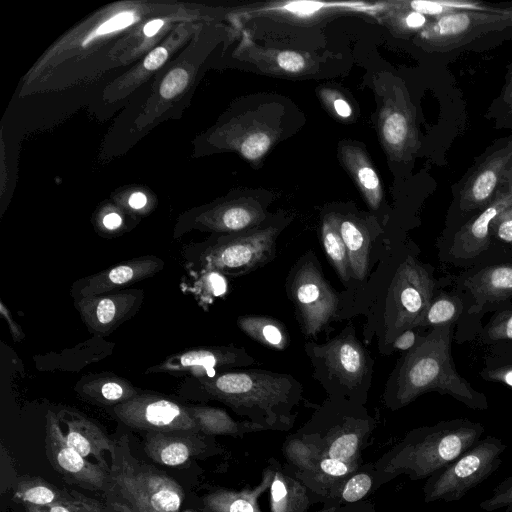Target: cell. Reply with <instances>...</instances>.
Instances as JSON below:
<instances>
[{
    "label": "cell",
    "instance_id": "cell-13",
    "mask_svg": "<svg viewBox=\"0 0 512 512\" xmlns=\"http://www.w3.org/2000/svg\"><path fill=\"white\" fill-rule=\"evenodd\" d=\"M45 453L50 465L66 482L105 494L112 489L110 474L69 446L52 410L46 413Z\"/></svg>",
    "mask_w": 512,
    "mask_h": 512
},
{
    "label": "cell",
    "instance_id": "cell-25",
    "mask_svg": "<svg viewBox=\"0 0 512 512\" xmlns=\"http://www.w3.org/2000/svg\"><path fill=\"white\" fill-rule=\"evenodd\" d=\"M341 160L363 194L367 204L377 210L382 201L379 177L362 148L352 144H341Z\"/></svg>",
    "mask_w": 512,
    "mask_h": 512
},
{
    "label": "cell",
    "instance_id": "cell-31",
    "mask_svg": "<svg viewBox=\"0 0 512 512\" xmlns=\"http://www.w3.org/2000/svg\"><path fill=\"white\" fill-rule=\"evenodd\" d=\"M256 59L269 64V70L288 74H300L308 72L314 63L311 57L303 53L287 50H261L255 49L251 54Z\"/></svg>",
    "mask_w": 512,
    "mask_h": 512
},
{
    "label": "cell",
    "instance_id": "cell-32",
    "mask_svg": "<svg viewBox=\"0 0 512 512\" xmlns=\"http://www.w3.org/2000/svg\"><path fill=\"white\" fill-rule=\"evenodd\" d=\"M71 494L91 512H152L139 501L120 496L114 491L106 493L104 502L89 498L75 490Z\"/></svg>",
    "mask_w": 512,
    "mask_h": 512
},
{
    "label": "cell",
    "instance_id": "cell-18",
    "mask_svg": "<svg viewBox=\"0 0 512 512\" xmlns=\"http://www.w3.org/2000/svg\"><path fill=\"white\" fill-rule=\"evenodd\" d=\"M512 205V189L498 191L493 200L455 234L450 254L456 260H473L491 243L490 227L497 215Z\"/></svg>",
    "mask_w": 512,
    "mask_h": 512
},
{
    "label": "cell",
    "instance_id": "cell-46",
    "mask_svg": "<svg viewBox=\"0 0 512 512\" xmlns=\"http://www.w3.org/2000/svg\"><path fill=\"white\" fill-rule=\"evenodd\" d=\"M167 56L168 52L165 48L157 47L147 55L143 65L148 70H155L166 61Z\"/></svg>",
    "mask_w": 512,
    "mask_h": 512
},
{
    "label": "cell",
    "instance_id": "cell-28",
    "mask_svg": "<svg viewBox=\"0 0 512 512\" xmlns=\"http://www.w3.org/2000/svg\"><path fill=\"white\" fill-rule=\"evenodd\" d=\"M237 326L253 340L267 348L284 350L289 344L285 325L268 316L244 315L237 319Z\"/></svg>",
    "mask_w": 512,
    "mask_h": 512
},
{
    "label": "cell",
    "instance_id": "cell-26",
    "mask_svg": "<svg viewBox=\"0 0 512 512\" xmlns=\"http://www.w3.org/2000/svg\"><path fill=\"white\" fill-rule=\"evenodd\" d=\"M13 498L22 504L47 508L69 501L73 495L70 491L62 490L41 477L22 476L13 489Z\"/></svg>",
    "mask_w": 512,
    "mask_h": 512
},
{
    "label": "cell",
    "instance_id": "cell-38",
    "mask_svg": "<svg viewBox=\"0 0 512 512\" xmlns=\"http://www.w3.org/2000/svg\"><path fill=\"white\" fill-rule=\"evenodd\" d=\"M479 507L486 512L500 509L512 512V476L503 479L493 489L490 497L480 502Z\"/></svg>",
    "mask_w": 512,
    "mask_h": 512
},
{
    "label": "cell",
    "instance_id": "cell-15",
    "mask_svg": "<svg viewBox=\"0 0 512 512\" xmlns=\"http://www.w3.org/2000/svg\"><path fill=\"white\" fill-rule=\"evenodd\" d=\"M255 362L256 360L243 347H201L173 355L158 365L157 371L188 373L200 380L213 378L232 368L250 366Z\"/></svg>",
    "mask_w": 512,
    "mask_h": 512
},
{
    "label": "cell",
    "instance_id": "cell-12",
    "mask_svg": "<svg viewBox=\"0 0 512 512\" xmlns=\"http://www.w3.org/2000/svg\"><path fill=\"white\" fill-rule=\"evenodd\" d=\"M335 214L340 235L347 249L351 275L350 287L340 294L342 301L365 285L372 267L378 263L390 242H378V238L382 239V229L375 221L362 219L353 214Z\"/></svg>",
    "mask_w": 512,
    "mask_h": 512
},
{
    "label": "cell",
    "instance_id": "cell-36",
    "mask_svg": "<svg viewBox=\"0 0 512 512\" xmlns=\"http://www.w3.org/2000/svg\"><path fill=\"white\" fill-rule=\"evenodd\" d=\"M348 3H324V2H308V1H295L275 4V6H269L267 8H261V11L267 12H278L280 14L292 15L296 18L307 19L312 18L315 15L321 14L322 12H328L342 8V6H348Z\"/></svg>",
    "mask_w": 512,
    "mask_h": 512
},
{
    "label": "cell",
    "instance_id": "cell-30",
    "mask_svg": "<svg viewBox=\"0 0 512 512\" xmlns=\"http://www.w3.org/2000/svg\"><path fill=\"white\" fill-rule=\"evenodd\" d=\"M463 300L452 294H435L418 322L417 328L453 325L464 311Z\"/></svg>",
    "mask_w": 512,
    "mask_h": 512
},
{
    "label": "cell",
    "instance_id": "cell-48",
    "mask_svg": "<svg viewBox=\"0 0 512 512\" xmlns=\"http://www.w3.org/2000/svg\"><path fill=\"white\" fill-rule=\"evenodd\" d=\"M335 113L341 118H349L352 114V109L349 103L341 98H335L332 102Z\"/></svg>",
    "mask_w": 512,
    "mask_h": 512
},
{
    "label": "cell",
    "instance_id": "cell-19",
    "mask_svg": "<svg viewBox=\"0 0 512 512\" xmlns=\"http://www.w3.org/2000/svg\"><path fill=\"white\" fill-rule=\"evenodd\" d=\"M55 414L69 446L87 460L89 457L95 458L97 464L110 473L103 453L109 452L112 457L116 444L106 433L95 422L75 410L62 408Z\"/></svg>",
    "mask_w": 512,
    "mask_h": 512
},
{
    "label": "cell",
    "instance_id": "cell-51",
    "mask_svg": "<svg viewBox=\"0 0 512 512\" xmlns=\"http://www.w3.org/2000/svg\"><path fill=\"white\" fill-rule=\"evenodd\" d=\"M147 198L141 192L133 193L129 198V205L133 209H141L146 205Z\"/></svg>",
    "mask_w": 512,
    "mask_h": 512
},
{
    "label": "cell",
    "instance_id": "cell-39",
    "mask_svg": "<svg viewBox=\"0 0 512 512\" xmlns=\"http://www.w3.org/2000/svg\"><path fill=\"white\" fill-rule=\"evenodd\" d=\"M135 20V14L132 11H123L117 13L100 26H98L93 32H91L86 39L83 41V46L87 45L91 40L96 37L112 33L117 30H122L130 26Z\"/></svg>",
    "mask_w": 512,
    "mask_h": 512
},
{
    "label": "cell",
    "instance_id": "cell-43",
    "mask_svg": "<svg viewBox=\"0 0 512 512\" xmlns=\"http://www.w3.org/2000/svg\"><path fill=\"white\" fill-rule=\"evenodd\" d=\"M490 235L502 243L512 245V205L500 212L493 220Z\"/></svg>",
    "mask_w": 512,
    "mask_h": 512
},
{
    "label": "cell",
    "instance_id": "cell-11",
    "mask_svg": "<svg viewBox=\"0 0 512 512\" xmlns=\"http://www.w3.org/2000/svg\"><path fill=\"white\" fill-rule=\"evenodd\" d=\"M114 415L126 426L148 432H190L200 430L187 406L168 398L139 393L112 408Z\"/></svg>",
    "mask_w": 512,
    "mask_h": 512
},
{
    "label": "cell",
    "instance_id": "cell-53",
    "mask_svg": "<svg viewBox=\"0 0 512 512\" xmlns=\"http://www.w3.org/2000/svg\"><path fill=\"white\" fill-rule=\"evenodd\" d=\"M502 184H506L508 189H512V166L506 169Z\"/></svg>",
    "mask_w": 512,
    "mask_h": 512
},
{
    "label": "cell",
    "instance_id": "cell-50",
    "mask_svg": "<svg viewBox=\"0 0 512 512\" xmlns=\"http://www.w3.org/2000/svg\"><path fill=\"white\" fill-rule=\"evenodd\" d=\"M122 224V218L117 213H109L103 218V225L109 230L117 229Z\"/></svg>",
    "mask_w": 512,
    "mask_h": 512
},
{
    "label": "cell",
    "instance_id": "cell-9",
    "mask_svg": "<svg viewBox=\"0 0 512 512\" xmlns=\"http://www.w3.org/2000/svg\"><path fill=\"white\" fill-rule=\"evenodd\" d=\"M506 448V444L494 436L480 439L428 478L424 486L425 502H455L462 499L500 467Z\"/></svg>",
    "mask_w": 512,
    "mask_h": 512
},
{
    "label": "cell",
    "instance_id": "cell-34",
    "mask_svg": "<svg viewBox=\"0 0 512 512\" xmlns=\"http://www.w3.org/2000/svg\"><path fill=\"white\" fill-rule=\"evenodd\" d=\"M479 375L486 381L512 388V348H501L487 355Z\"/></svg>",
    "mask_w": 512,
    "mask_h": 512
},
{
    "label": "cell",
    "instance_id": "cell-2",
    "mask_svg": "<svg viewBox=\"0 0 512 512\" xmlns=\"http://www.w3.org/2000/svg\"><path fill=\"white\" fill-rule=\"evenodd\" d=\"M452 325L431 328L411 350L398 359L387 379L385 404L399 409L422 394L449 395L474 410L488 409L487 397L456 370L451 355Z\"/></svg>",
    "mask_w": 512,
    "mask_h": 512
},
{
    "label": "cell",
    "instance_id": "cell-37",
    "mask_svg": "<svg viewBox=\"0 0 512 512\" xmlns=\"http://www.w3.org/2000/svg\"><path fill=\"white\" fill-rule=\"evenodd\" d=\"M390 23L401 33H419L429 23L424 15L404 7L400 1L391 2Z\"/></svg>",
    "mask_w": 512,
    "mask_h": 512
},
{
    "label": "cell",
    "instance_id": "cell-24",
    "mask_svg": "<svg viewBox=\"0 0 512 512\" xmlns=\"http://www.w3.org/2000/svg\"><path fill=\"white\" fill-rule=\"evenodd\" d=\"M75 390L91 403L113 407L140 393L128 380L110 373L83 377Z\"/></svg>",
    "mask_w": 512,
    "mask_h": 512
},
{
    "label": "cell",
    "instance_id": "cell-47",
    "mask_svg": "<svg viewBox=\"0 0 512 512\" xmlns=\"http://www.w3.org/2000/svg\"><path fill=\"white\" fill-rule=\"evenodd\" d=\"M46 512H91L74 496L71 500L43 508Z\"/></svg>",
    "mask_w": 512,
    "mask_h": 512
},
{
    "label": "cell",
    "instance_id": "cell-35",
    "mask_svg": "<svg viewBox=\"0 0 512 512\" xmlns=\"http://www.w3.org/2000/svg\"><path fill=\"white\" fill-rule=\"evenodd\" d=\"M206 512H256L253 504L240 494L216 491L203 498Z\"/></svg>",
    "mask_w": 512,
    "mask_h": 512
},
{
    "label": "cell",
    "instance_id": "cell-42",
    "mask_svg": "<svg viewBox=\"0 0 512 512\" xmlns=\"http://www.w3.org/2000/svg\"><path fill=\"white\" fill-rule=\"evenodd\" d=\"M372 480L364 473L354 475L342 490V498L347 502H355L364 497L371 488Z\"/></svg>",
    "mask_w": 512,
    "mask_h": 512
},
{
    "label": "cell",
    "instance_id": "cell-29",
    "mask_svg": "<svg viewBox=\"0 0 512 512\" xmlns=\"http://www.w3.org/2000/svg\"><path fill=\"white\" fill-rule=\"evenodd\" d=\"M200 432L208 435L235 434L246 428H262L253 422L242 424L234 421L224 410L209 406H187Z\"/></svg>",
    "mask_w": 512,
    "mask_h": 512
},
{
    "label": "cell",
    "instance_id": "cell-3",
    "mask_svg": "<svg viewBox=\"0 0 512 512\" xmlns=\"http://www.w3.org/2000/svg\"><path fill=\"white\" fill-rule=\"evenodd\" d=\"M198 382L207 396L261 427L290 425L303 394L292 375L262 369L229 370Z\"/></svg>",
    "mask_w": 512,
    "mask_h": 512
},
{
    "label": "cell",
    "instance_id": "cell-16",
    "mask_svg": "<svg viewBox=\"0 0 512 512\" xmlns=\"http://www.w3.org/2000/svg\"><path fill=\"white\" fill-rule=\"evenodd\" d=\"M143 299L141 289L120 290L76 299L75 307L90 332L103 336L134 316Z\"/></svg>",
    "mask_w": 512,
    "mask_h": 512
},
{
    "label": "cell",
    "instance_id": "cell-44",
    "mask_svg": "<svg viewBox=\"0 0 512 512\" xmlns=\"http://www.w3.org/2000/svg\"><path fill=\"white\" fill-rule=\"evenodd\" d=\"M421 334L418 331V328H411L403 331L400 335L396 337L391 345L390 352L394 351H404L407 352L411 350L416 344L419 342L421 338Z\"/></svg>",
    "mask_w": 512,
    "mask_h": 512
},
{
    "label": "cell",
    "instance_id": "cell-52",
    "mask_svg": "<svg viewBox=\"0 0 512 512\" xmlns=\"http://www.w3.org/2000/svg\"><path fill=\"white\" fill-rule=\"evenodd\" d=\"M163 23L164 22L161 19H155L148 22L143 28L144 35L148 37L155 35L158 32V30L163 26Z\"/></svg>",
    "mask_w": 512,
    "mask_h": 512
},
{
    "label": "cell",
    "instance_id": "cell-21",
    "mask_svg": "<svg viewBox=\"0 0 512 512\" xmlns=\"http://www.w3.org/2000/svg\"><path fill=\"white\" fill-rule=\"evenodd\" d=\"M463 286L472 297L469 314L480 313L489 305L512 297V263L494 264L467 276Z\"/></svg>",
    "mask_w": 512,
    "mask_h": 512
},
{
    "label": "cell",
    "instance_id": "cell-5",
    "mask_svg": "<svg viewBox=\"0 0 512 512\" xmlns=\"http://www.w3.org/2000/svg\"><path fill=\"white\" fill-rule=\"evenodd\" d=\"M481 423L466 418L438 422L411 431L393 459V471L412 479L429 478L476 444Z\"/></svg>",
    "mask_w": 512,
    "mask_h": 512
},
{
    "label": "cell",
    "instance_id": "cell-22",
    "mask_svg": "<svg viewBox=\"0 0 512 512\" xmlns=\"http://www.w3.org/2000/svg\"><path fill=\"white\" fill-rule=\"evenodd\" d=\"M267 203L248 195L223 205L207 217L206 226L229 234L256 228L268 221Z\"/></svg>",
    "mask_w": 512,
    "mask_h": 512
},
{
    "label": "cell",
    "instance_id": "cell-23",
    "mask_svg": "<svg viewBox=\"0 0 512 512\" xmlns=\"http://www.w3.org/2000/svg\"><path fill=\"white\" fill-rule=\"evenodd\" d=\"M192 434L149 432L145 439L144 450L156 463L170 467L181 466L202 448L201 442Z\"/></svg>",
    "mask_w": 512,
    "mask_h": 512
},
{
    "label": "cell",
    "instance_id": "cell-14",
    "mask_svg": "<svg viewBox=\"0 0 512 512\" xmlns=\"http://www.w3.org/2000/svg\"><path fill=\"white\" fill-rule=\"evenodd\" d=\"M378 131L390 158L403 160L416 152L419 146L414 113L399 87L382 97L378 112Z\"/></svg>",
    "mask_w": 512,
    "mask_h": 512
},
{
    "label": "cell",
    "instance_id": "cell-20",
    "mask_svg": "<svg viewBox=\"0 0 512 512\" xmlns=\"http://www.w3.org/2000/svg\"><path fill=\"white\" fill-rule=\"evenodd\" d=\"M512 159V142L491 154L467 179L459 195L463 212L484 208L496 196Z\"/></svg>",
    "mask_w": 512,
    "mask_h": 512
},
{
    "label": "cell",
    "instance_id": "cell-10",
    "mask_svg": "<svg viewBox=\"0 0 512 512\" xmlns=\"http://www.w3.org/2000/svg\"><path fill=\"white\" fill-rule=\"evenodd\" d=\"M512 27V8L457 11L429 21L418 33V43L430 51L457 48L483 34Z\"/></svg>",
    "mask_w": 512,
    "mask_h": 512
},
{
    "label": "cell",
    "instance_id": "cell-49",
    "mask_svg": "<svg viewBox=\"0 0 512 512\" xmlns=\"http://www.w3.org/2000/svg\"><path fill=\"white\" fill-rule=\"evenodd\" d=\"M1 314L3 315V317L7 320L8 324L10 325V330H11V333H12L14 339L17 341H20L24 337V335H23L20 327L17 325V323H15L12 320L9 311L6 309V307L4 306L3 303H1Z\"/></svg>",
    "mask_w": 512,
    "mask_h": 512
},
{
    "label": "cell",
    "instance_id": "cell-1",
    "mask_svg": "<svg viewBox=\"0 0 512 512\" xmlns=\"http://www.w3.org/2000/svg\"><path fill=\"white\" fill-rule=\"evenodd\" d=\"M436 288L437 281L427 265L390 243L365 285L341 301L337 319L364 315L365 342L376 337L379 352L390 355L396 337L417 328Z\"/></svg>",
    "mask_w": 512,
    "mask_h": 512
},
{
    "label": "cell",
    "instance_id": "cell-7",
    "mask_svg": "<svg viewBox=\"0 0 512 512\" xmlns=\"http://www.w3.org/2000/svg\"><path fill=\"white\" fill-rule=\"evenodd\" d=\"M111 459L110 491L135 499L152 512H179L182 487L155 467L134 459L125 436L116 444Z\"/></svg>",
    "mask_w": 512,
    "mask_h": 512
},
{
    "label": "cell",
    "instance_id": "cell-33",
    "mask_svg": "<svg viewBox=\"0 0 512 512\" xmlns=\"http://www.w3.org/2000/svg\"><path fill=\"white\" fill-rule=\"evenodd\" d=\"M480 338L496 348H508L512 343V308L495 313L482 329Z\"/></svg>",
    "mask_w": 512,
    "mask_h": 512
},
{
    "label": "cell",
    "instance_id": "cell-56",
    "mask_svg": "<svg viewBox=\"0 0 512 512\" xmlns=\"http://www.w3.org/2000/svg\"><path fill=\"white\" fill-rule=\"evenodd\" d=\"M184 512H191V511H184Z\"/></svg>",
    "mask_w": 512,
    "mask_h": 512
},
{
    "label": "cell",
    "instance_id": "cell-41",
    "mask_svg": "<svg viewBox=\"0 0 512 512\" xmlns=\"http://www.w3.org/2000/svg\"><path fill=\"white\" fill-rule=\"evenodd\" d=\"M189 76L186 70L176 68L170 71L160 85V95L164 99H171L178 95L187 86Z\"/></svg>",
    "mask_w": 512,
    "mask_h": 512
},
{
    "label": "cell",
    "instance_id": "cell-17",
    "mask_svg": "<svg viewBox=\"0 0 512 512\" xmlns=\"http://www.w3.org/2000/svg\"><path fill=\"white\" fill-rule=\"evenodd\" d=\"M164 262L155 256H143L124 261L80 280L75 284V299L117 291L149 278L163 269Z\"/></svg>",
    "mask_w": 512,
    "mask_h": 512
},
{
    "label": "cell",
    "instance_id": "cell-8",
    "mask_svg": "<svg viewBox=\"0 0 512 512\" xmlns=\"http://www.w3.org/2000/svg\"><path fill=\"white\" fill-rule=\"evenodd\" d=\"M289 219L268 220L264 224L220 237L205 248L200 263L207 271L240 276L270 262L276 255V242Z\"/></svg>",
    "mask_w": 512,
    "mask_h": 512
},
{
    "label": "cell",
    "instance_id": "cell-40",
    "mask_svg": "<svg viewBox=\"0 0 512 512\" xmlns=\"http://www.w3.org/2000/svg\"><path fill=\"white\" fill-rule=\"evenodd\" d=\"M292 492L285 481L275 477L271 484V502L273 512H292L294 510Z\"/></svg>",
    "mask_w": 512,
    "mask_h": 512
},
{
    "label": "cell",
    "instance_id": "cell-27",
    "mask_svg": "<svg viewBox=\"0 0 512 512\" xmlns=\"http://www.w3.org/2000/svg\"><path fill=\"white\" fill-rule=\"evenodd\" d=\"M321 240L331 265L347 290L351 285L349 257L345 243L339 232L335 212H330L323 216L321 223Z\"/></svg>",
    "mask_w": 512,
    "mask_h": 512
},
{
    "label": "cell",
    "instance_id": "cell-6",
    "mask_svg": "<svg viewBox=\"0 0 512 512\" xmlns=\"http://www.w3.org/2000/svg\"><path fill=\"white\" fill-rule=\"evenodd\" d=\"M285 286L299 326L307 338L316 337L331 321L337 319L340 294L324 277L313 251L305 252L291 267Z\"/></svg>",
    "mask_w": 512,
    "mask_h": 512
},
{
    "label": "cell",
    "instance_id": "cell-54",
    "mask_svg": "<svg viewBox=\"0 0 512 512\" xmlns=\"http://www.w3.org/2000/svg\"><path fill=\"white\" fill-rule=\"evenodd\" d=\"M25 512H46L42 507H38L32 504H23Z\"/></svg>",
    "mask_w": 512,
    "mask_h": 512
},
{
    "label": "cell",
    "instance_id": "cell-45",
    "mask_svg": "<svg viewBox=\"0 0 512 512\" xmlns=\"http://www.w3.org/2000/svg\"><path fill=\"white\" fill-rule=\"evenodd\" d=\"M319 467L323 473L333 477L344 476L350 470L346 462L330 457H324L320 461Z\"/></svg>",
    "mask_w": 512,
    "mask_h": 512
},
{
    "label": "cell",
    "instance_id": "cell-4",
    "mask_svg": "<svg viewBox=\"0 0 512 512\" xmlns=\"http://www.w3.org/2000/svg\"><path fill=\"white\" fill-rule=\"evenodd\" d=\"M304 350L313 378L330 399L363 405L372 385L374 360L352 323L324 343L308 340Z\"/></svg>",
    "mask_w": 512,
    "mask_h": 512
},
{
    "label": "cell",
    "instance_id": "cell-55",
    "mask_svg": "<svg viewBox=\"0 0 512 512\" xmlns=\"http://www.w3.org/2000/svg\"><path fill=\"white\" fill-rule=\"evenodd\" d=\"M508 96H509V99H510V100H511V102H512V83H511L510 88H509V90H508Z\"/></svg>",
    "mask_w": 512,
    "mask_h": 512
}]
</instances>
